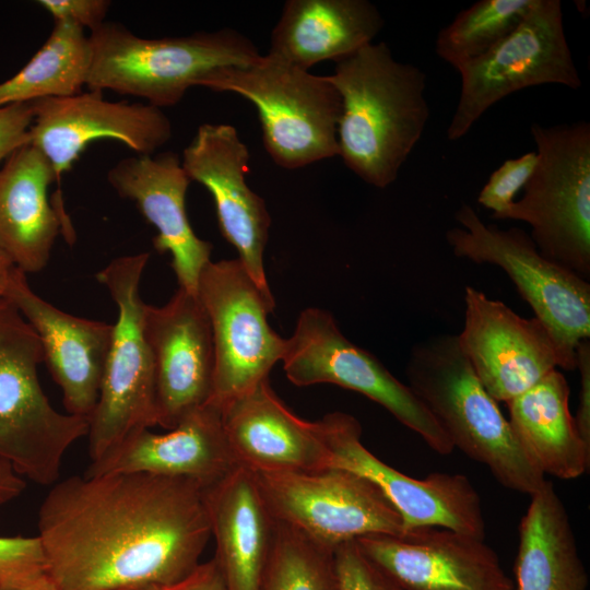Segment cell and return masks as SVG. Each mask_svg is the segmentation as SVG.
Segmentation results:
<instances>
[{
  "label": "cell",
  "instance_id": "cell-42",
  "mask_svg": "<svg viewBox=\"0 0 590 590\" xmlns=\"http://www.w3.org/2000/svg\"><path fill=\"white\" fill-rule=\"evenodd\" d=\"M131 590H168V589L166 587H161V586H145V587H140V588H135Z\"/></svg>",
  "mask_w": 590,
  "mask_h": 590
},
{
  "label": "cell",
  "instance_id": "cell-34",
  "mask_svg": "<svg viewBox=\"0 0 590 590\" xmlns=\"http://www.w3.org/2000/svg\"><path fill=\"white\" fill-rule=\"evenodd\" d=\"M339 590H402L359 550L355 541L334 550Z\"/></svg>",
  "mask_w": 590,
  "mask_h": 590
},
{
  "label": "cell",
  "instance_id": "cell-24",
  "mask_svg": "<svg viewBox=\"0 0 590 590\" xmlns=\"http://www.w3.org/2000/svg\"><path fill=\"white\" fill-rule=\"evenodd\" d=\"M229 447L239 465L251 471L323 469V448L312 423L284 405L269 379L222 409Z\"/></svg>",
  "mask_w": 590,
  "mask_h": 590
},
{
  "label": "cell",
  "instance_id": "cell-32",
  "mask_svg": "<svg viewBox=\"0 0 590 590\" xmlns=\"http://www.w3.org/2000/svg\"><path fill=\"white\" fill-rule=\"evenodd\" d=\"M47 575L39 538L0 536V590L24 587Z\"/></svg>",
  "mask_w": 590,
  "mask_h": 590
},
{
  "label": "cell",
  "instance_id": "cell-18",
  "mask_svg": "<svg viewBox=\"0 0 590 590\" xmlns=\"http://www.w3.org/2000/svg\"><path fill=\"white\" fill-rule=\"evenodd\" d=\"M355 542L402 590H515L497 554L483 539L425 527L399 535H366Z\"/></svg>",
  "mask_w": 590,
  "mask_h": 590
},
{
  "label": "cell",
  "instance_id": "cell-14",
  "mask_svg": "<svg viewBox=\"0 0 590 590\" xmlns=\"http://www.w3.org/2000/svg\"><path fill=\"white\" fill-rule=\"evenodd\" d=\"M311 423L323 448V467L351 471L375 484L400 514L404 531L437 527L484 540L481 498L465 475H405L363 445L361 424L351 414L332 412Z\"/></svg>",
  "mask_w": 590,
  "mask_h": 590
},
{
  "label": "cell",
  "instance_id": "cell-3",
  "mask_svg": "<svg viewBox=\"0 0 590 590\" xmlns=\"http://www.w3.org/2000/svg\"><path fill=\"white\" fill-rule=\"evenodd\" d=\"M405 374L406 385L453 447L484 464L506 488L529 495L541 488L545 475L479 380L458 335L437 334L420 341L411 350Z\"/></svg>",
  "mask_w": 590,
  "mask_h": 590
},
{
  "label": "cell",
  "instance_id": "cell-36",
  "mask_svg": "<svg viewBox=\"0 0 590 590\" xmlns=\"http://www.w3.org/2000/svg\"><path fill=\"white\" fill-rule=\"evenodd\" d=\"M33 120L32 102L0 106V162L30 144Z\"/></svg>",
  "mask_w": 590,
  "mask_h": 590
},
{
  "label": "cell",
  "instance_id": "cell-23",
  "mask_svg": "<svg viewBox=\"0 0 590 590\" xmlns=\"http://www.w3.org/2000/svg\"><path fill=\"white\" fill-rule=\"evenodd\" d=\"M58 181L45 155L31 143L0 167V248L25 273L43 270L60 233L71 224L48 190Z\"/></svg>",
  "mask_w": 590,
  "mask_h": 590
},
{
  "label": "cell",
  "instance_id": "cell-15",
  "mask_svg": "<svg viewBox=\"0 0 590 590\" xmlns=\"http://www.w3.org/2000/svg\"><path fill=\"white\" fill-rule=\"evenodd\" d=\"M32 105L30 143L49 161L58 181L95 140L113 139L138 155H151L173 137L172 121L163 109L143 102H111L97 90Z\"/></svg>",
  "mask_w": 590,
  "mask_h": 590
},
{
  "label": "cell",
  "instance_id": "cell-37",
  "mask_svg": "<svg viewBox=\"0 0 590 590\" xmlns=\"http://www.w3.org/2000/svg\"><path fill=\"white\" fill-rule=\"evenodd\" d=\"M575 363L580 375V392L574 418L581 438L590 447V339L578 344Z\"/></svg>",
  "mask_w": 590,
  "mask_h": 590
},
{
  "label": "cell",
  "instance_id": "cell-8",
  "mask_svg": "<svg viewBox=\"0 0 590 590\" xmlns=\"http://www.w3.org/2000/svg\"><path fill=\"white\" fill-rule=\"evenodd\" d=\"M455 217L461 227L446 232L452 252L503 269L551 334L557 366L576 369L578 344L590 339L589 282L542 256L531 236L519 227L487 225L467 203Z\"/></svg>",
  "mask_w": 590,
  "mask_h": 590
},
{
  "label": "cell",
  "instance_id": "cell-11",
  "mask_svg": "<svg viewBox=\"0 0 590 590\" xmlns=\"http://www.w3.org/2000/svg\"><path fill=\"white\" fill-rule=\"evenodd\" d=\"M457 70L460 96L446 132L451 141L463 138L494 104L522 88L542 84L574 90L581 86L559 0H535L508 36Z\"/></svg>",
  "mask_w": 590,
  "mask_h": 590
},
{
  "label": "cell",
  "instance_id": "cell-35",
  "mask_svg": "<svg viewBox=\"0 0 590 590\" xmlns=\"http://www.w3.org/2000/svg\"><path fill=\"white\" fill-rule=\"evenodd\" d=\"M55 22H68L91 32L99 27L110 8L108 0H40Z\"/></svg>",
  "mask_w": 590,
  "mask_h": 590
},
{
  "label": "cell",
  "instance_id": "cell-21",
  "mask_svg": "<svg viewBox=\"0 0 590 590\" xmlns=\"http://www.w3.org/2000/svg\"><path fill=\"white\" fill-rule=\"evenodd\" d=\"M239 467L227 441L222 412L208 403L185 416L168 433L131 432L116 447L92 461L83 475L148 473L191 480L203 488Z\"/></svg>",
  "mask_w": 590,
  "mask_h": 590
},
{
  "label": "cell",
  "instance_id": "cell-7",
  "mask_svg": "<svg viewBox=\"0 0 590 590\" xmlns=\"http://www.w3.org/2000/svg\"><path fill=\"white\" fill-rule=\"evenodd\" d=\"M538 163L503 220L523 221L548 260L590 276V125L532 123Z\"/></svg>",
  "mask_w": 590,
  "mask_h": 590
},
{
  "label": "cell",
  "instance_id": "cell-19",
  "mask_svg": "<svg viewBox=\"0 0 590 590\" xmlns=\"http://www.w3.org/2000/svg\"><path fill=\"white\" fill-rule=\"evenodd\" d=\"M464 324L458 340L486 391L508 402L556 369L557 354L545 326L500 300L467 286Z\"/></svg>",
  "mask_w": 590,
  "mask_h": 590
},
{
  "label": "cell",
  "instance_id": "cell-25",
  "mask_svg": "<svg viewBox=\"0 0 590 590\" xmlns=\"http://www.w3.org/2000/svg\"><path fill=\"white\" fill-rule=\"evenodd\" d=\"M215 540L214 559L225 590H259L270 554L274 519L255 473L239 465L205 489Z\"/></svg>",
  "mask_w": 590,
  "mask_h": 590
},
{
  "label": "cell",
  "instance_id": "cell-38",
  "mask_svg": "<svg viewBox=\"0 0 590 590\" xmlns=\"http://www.w3.org/2000/svg\"><path fill=\"white\" fill-rule=\"evenodd\" d=\"M166 588L168 590H225L221 571L213 557L200 563L178 583Z\"/></svg>",
  "mask_w": 590,
  "mask_h": 590
},
{
  "label": "cell",
  "instance_id": "cell-1",
  "mask_svg": "<svg viewBox=\"0 0 590 590\" xmlns=\"http://www.w3.org/2000/svg\"><path fill=\"white\" fill-rule=\"evenodd\" d=\"M37 528L58 590L174 586L200 564L211 539L205 488L148 473L58 480Z\"/></svg>",
  "mask_w": 590,
  "mask_h": 590
},
{
  "label": "cell",
  "instance_id": "cell-9",
  "mask_svg": "<svg viewBox=\"0 0 590 590\" xmlns=\"http://www.w3.org/2000/svg\"><path fill=\"white\" fill-rule=\"evenodd\" d=\"M149 258V252L118 257L96 274L113 297L118 317L98 400L88 418L91 462L131 432L157 426L154 364L143 330L145 303L139 293Z\"/></svg>",
  "mask_w": 590,
  "mask_h": 590
},
{
  "label": "cell",
  "instance_id": "cell-31",
  "mask_svg": "<svg viewBox=\"0 0 590 590\" xmlns=\"http://www.w3.org/2000/svg\"><path fill=\"white\" fill-rule=\"evenodd\" d=\"M259 590H339L334 551L274 520Z\"/></svg>",
  "mask_w": 590,
  "mask_h": 590
},
{
  "label": "cell",
  "instance_id": "cell-40",
  "mask_svg": "<svg viewBox=\"0 0 590 590\" xmlns=\"http://www.w3.org/2000/svg\"><path fill=\"white\" fill-rule=\"evenodd\" d=\"M12 259L0 248V298H3L15 270Z\"/></svg>",
  "mask_w": 590,
  "mask_h": 590
},
{
  "label": "cell",
  "instance_id": "cell-22",
  "mask_svg": "<svg viewBox=\"0 0 590 590\" xmlns=\"http://www.w3.org/2000/svg\"><path fill=\"white\" fill-rule=\"evenodd\" d=\"M107 181L155 227L153 246L160 253L170 255L179 287L197 294L212 245L196 235L188 220L186 193L191 180L179 156L163 152L122 158L108 169Z\"/></svg>",
  "mask_w": 590,
  "mask_h": 590
},
{
  "label": "cell",
  "instance_id": "cell-2",
  "mask_svg": "<svg viewBox=\"0 0 590 590\" xmlns=\"http://www.w3.org/2000/svg\"><path fill=\"white\" fill-rule=\"evenodd\" d=\"M341 96L339 156L363 181L387 188L429 119L426 74L394 59L385 42L335 62L328 75Z\"/></svg>",
  "mask_w": 590,
  "mask_h": 590
},
{
  "label": "cell",
  "instance_id": "cell-17",
  "mask_svg": "<svg viewBox=\"0 0 590 590\" xmlns=\"http://www.w3.org/2000/svg\"><path fill=\"white\" fill-rule=\"evenodd\" d=\"M143 330L154 364L157 425L169 430L211 402L210 321L198 295L178 287L164 306L144 305Z\"/></svg>",
  "mask_w": 590,
  "mask_h": 590
},
{
  "label": "cell",
  "instance_id": "cell-33",
  "mask_svg": "<svg viewBox=\"0 0 590 590\" xmlns=\"http://www.w3.org/2000/svg\"><path fill=\"white\" fill-rule=\"evenodd\" d=\"M538 163L536 152H528L517 158L506 160L489 176L479 193L477 202L493 212L492 216L503 220L524 188Z\"/></svg>",
  "mask_w": 590,
  "mask_h": 590
},
{
  "label": "cell",
  "instance_id": "cell-4",
  "mask_svg": "<svg viewBox=\"0 0 590 590\" xmlns=\"http://www.w3.org/2000/svg\"><path fill=\"white\" fill-rule=\"evenodd\" d=\"M88 38V90L134 96L161 109L178 104L217 70L247 67L262 56L251 39L232 28L146 38L104 22Z\"/></svg>",
  "mask_w": 590,
  "mask_h": 590
},
{
  "label": "cell",
  "instance_id": "cell-12",
  "mask_svg": "<svg viewBox=\"0 0 590 590\" xmlns=\"http://www.w3.org/2000/svg\"><path fill=\"white\" fill-rule=\"evenodd\" d=\"M197 295L208 315L214 347L213 394L210 403L225 404L269 379L282 359L286 339L269 324L275 306L241 261H209L199 275Z\"/></svg>",
  "mask_w": 590,
  "mask_h": 590
},
{
  "label": "cell",
  "instance_id": "cell-26",
  "mask_svg": "<svg viewBox=\"0 0 590 590\" xmlns=\"http://www.w3.org/2000/svg\"><path fill=\"white\" fill-rule=\"evenodd\" d=\"M384 24L367 0H288L272 30L268 55L309 71L373 43Z\"/></svg>",
  "mask_w": 590,
  "mask_h": 590
},
{
  "label": "cell",
  "instance_id": "cell-41",
  "mask_svg": "<svg viewBox=\"0 0 590 590\" xmlns=\"http://www.w3.org/2000/svg\"><path fill=\"white\" fill-rule=\"evenodd\" d=\"M13 590H58L51 579L46 575L39 579Z\"/></svg>",
  "mask_w": 590,
  "mask_h": 590
},
{
  "label": "cell",
  "instance_id": "cell-29",
  "mask_svg": "<svg viewBox=\"0 0 590 590\" xmlns=\"http://www.w3.org/2000/svg\"><path fill=\"white\" fill-rule=\"evenodd\" d=\"M88 35L80 26L55 22L36 54L13 76L0 83V106L79 94L91 64Z\"/></svg>",
  "mask_w": 590,
  "mask_h": 590
},
{
  "label": "cell",
  "instance_id": "cell-27",
  "mask_svg": "<svg viewBox=\"0 0 590 590\" xmlns=\"http://www.w3.org/2000/svg\"><path fill=\"white\" fill-rule=\"evenodd\" d=\"M569 386L554 369L507 403L509 423L522 449L545 475L573 480L587 473L590 447L569 410Z\"/></svg>",
  "mask_w": 590,
  "mask_h": 590
},
{
  "label": "cell",
  "instance_id": "cell-28",
  "mask_svg": "<svg viewBox=\"0 0 590 590\" xmlns=\"http://www.w3.org/2000/svg\"><path fill=\"white\" fill-rule=\"evenodd\" d=\"M519 528L515 590H587L589 579L564 504L545 481Z\"/></svg>",
  "mask_w": 590,
  "mask_h": 590
},
{
  "label": "cell",
  "instance_id": "cell-5",
  "mask_svg": "<svg viewBox=\"0 0 590 590\" xmlns=\"http://www.w3.org/2000/svg\"><path fill=\"white\" fill-rule=\"evenodd\" d=\"M40 341L7 299L0 298V460L23 479L54 485L67 450L87 436L88 420L57 411L43 391Z\"/></svg>",
  "mask_w": 590,
  "mask_h": 590
},
{
  "label": "cell",
  "instance_id": "cell-6",
  "mask_svg": "<svg viewBox=\"0 0 590 590\" xmlns=\"http://www.w3.org/2000/svg\"><path fill=\"white\" fill-rule=\"evenodd\" d=\"M232 92L258 111L263 145L284 169L339 155L341 96L328 75H316L270 55L247 67L217 70L202 85Z\"/></svg>",
  "mask_w": 590,
  "mask_h": 590
},
{
  "label": "cell",
  "instance_id": "cell-30",
  "mask_svg": "<svg viewBox=\"0 0 590 590\" xmlns=\"http://www.w3.org/2000/svg\"><path fill=\"white\" fill-rule=\"evenodd\" d=\"M535 0H480L460 11L439 31L435 51L455 69L473 60L508 36Z\"/></svg>",
  "mask_w": 590,
  "mask_h": 590
},
{
  "label": "cell",
  "instance_id": "cell-20",
  "mask_svg": "<svg viewBox=\"0 0 590 590\" xmlns=\"http://www.w3.org/2000/svg\"><path fill=\"white\" fill-rule=\"evenodd\" d=\"M3 298L36 332L44 363L61 389L67 413L88 420L98 400L113 324L55 307L31 288L26 273L19 268Z\"/></svg>",
  "mask_w": 590,
  "mask_h": 590
},
{
  "label": "cell",
  "instance_id": "cell-39",
  "mask_svg": "<svg viewBox=\"0 0 590 590\" xmlns=\"http://www.w3.org/2000/svg\"><path fill=\"white\" fill-rule=\"evenodd\" d=\"M25 487V480L10 464L0 460V505L19 497Z\"/></svg>",
  "mask_w": 590,
  "mask_h": 590
},
{
  "label": "cell",
  "instance_id": "cell-10",
  "mask_svg": "<svg viewBox=\"0 0 590 590\" xmlns=\"http://www.w3.org/2000/svg\"><path fill=\"white\" fill-rule=\"evenodd\" d=\"M281 362L293 385L331 384L358 392L389 411L435 452L445 456L453 450L447 434L411 388L375 355L345 338L330 312L304 309L286 339Z\"/></svg>",
  "mask_w": 590,
  "mask_h": 590
},
{
  "label": "cell",
  "instance_id": "cell-16",
  "mask_svg": "<svg viewBox=\"0 0 590 590\" xmlns=\"http://www.w3.org/2000/svg\"><path fill=\"white\" fill-rule=\"evenodd\" d=\"M249 156L234 126L206 122L184 149L181 165L191 181L211 193L223 237L261 292L272 297L263 264L271 217L264 200L246 182Z\"/></svg>",
  "mask_w": 590,
  "mask_h": 590
},
{
  "label": "cell",
  "instance_id": "cell-13",
  "mask_svg": "<svg viewBox=\"0 0 590 590\" xmlns=\"http://www.w3.org/2000/svg\"><path fill=\"white\" fill-rule=\"evenodd\" d=\"M252 472L272 518L328 550L366 535L405 532L400 514L385 494L351 471Z\"/></svg>",
  "mask_w": 590,
  "mask_h": 590
}]
</instances>
